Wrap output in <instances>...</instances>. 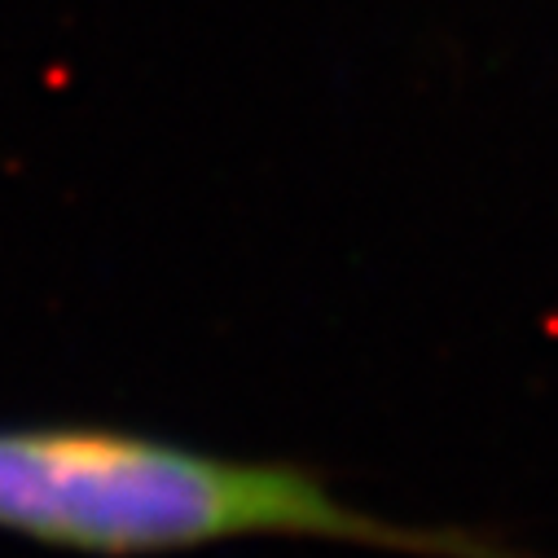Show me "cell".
<instances>
[{
	"mask_svg": "<svg viewBox=\"0 0 558 558\" xmlns=\"http://www.w3.org/2000/svg\"><path fill=\"white\" fill-rule=\"evenodd\" d=\"M0 532L93 558H155L251 536L348 541L413 558H532L475 532L369 514L300 462L225 458L97 423L0 427Z\"/></svg>",
	"mask_w": 558,
	"mask_h": 558,
	"instance_id": "6da1fadb",
	"label": "cell"
}]
</instances>
